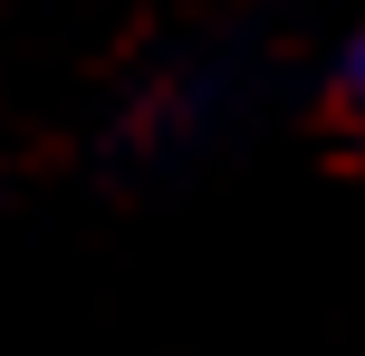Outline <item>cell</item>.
Returning a JSON list of instances; mask_svg holds the SVG:
<instances>
[{
    "mask_svg": "<svg viewBox=\"0 0 365 356\" xmlns=\"http://www.w3.org/2000/svg\"><path fill=\"white\" fill-rule=\"evenodd\" d=\"M336 116L365 135V29L346 39V58H336Z\"/></svg>",
    "mask_w": 365,
    "mask_h": 356,
    "instance_id": "1",
    "label": "cell"
}]
</instances>
